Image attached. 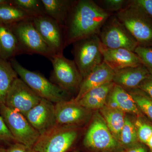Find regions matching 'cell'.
Listing matches in <instances>:
<instances>
[{
    "label": "cell",
    "mask_w": 152,
    "mask_h": 152,
    "mask_svg": "<svg viewBox=\"0 0 152 152\" xmlns=\"http://www.w3.org/2000/svg\"><path fill=\"white\" fill-rule=\"evenodd\" d=\"M101 41L99 35L83 38L72 44L74 61L83 79L103 62L100 50Z\"/></svg>",
    "instance_id": "cell-4"
},
{
    "label": "cell",
    "mask_w": 152,
    "mask_h": 152,
    "mask_svg": "<svg viewBox=\"0 0 152 152\" xmlns=\"http://www.w3.org/2000/svg\"><path fill=\"white\" fill-rule=\"evenodd\" d=\"M0 152H37L33 148L15 142L7 149H1Z\"/></svg>",
    "instance_id": "cell-32"
},
{
    "label": "cell",
    "mask_w": 152,
    "mask_h": 152,
    "mask_svg": "<svg viewBox=\"0 0 152 152\" xmlns=\"http://www.w3.org/2000/svg\"><path fill=\"white\" fill-rule=\"evenodd\" d=\"M150 75L144 65L114 71L113 82L125 90L137 88L142 81Z\"/></svg>",
    "instance_id": "cell-18"
},
{
    "label": "cell",
    "mask_w": 152,
    "mask_h": 152,
    "mask_svg": "<svg viewBox=\"0 0 152 152\" xmlns=\"http://www.w3.org/2000/svg\"><path fill=\"white\" fill-rule=\"evenodd\" d=\"M114 71L104 62L83 79L77 96L73 99L77 102L89 91L113 82Z\"/></svg>",
    "instance_id": "cell-16"
},
{
    "label": "cell",
    "mask_w": 152,
    "mask_h": 152,
    "mask_svg": "<svg viewBox=\"0 0 152 152\" xmlns=\"http://www.w3.org/2000/svg\"><path fill=\"white\" fill-rule=\"evenodd\" d=\"M10 26L16 37L22 54H36L49 60L55 55L38 32L32 20L22 21Z\"/></svg>",
    "instance_id": "cell-5"
},
{
    "label": "cell",
    "mask_w": 152,
    "mask_h": 152,
    "mask_svg": "<svg viewBox=\"0 0 152 152\" xmlns=\"http://www.w3.org/2000/svg\"><path fill=\"white\" fill-rule=\"evenodd\" d=\"M139 142L134 120L126 115L124 124L121 132L118 143L122 150Z\"/></svg>",
    "instance_id": "cell-25"
},
{
    "label": "cell",
    "mask_w": 152,
    "mask_h": 152,
    "mask_svg": "<svg viewBox=\"0 0 152 152\" xmlns=\"http://www.w3.org/2000/svg\"><path fill=\"white\" fill-rule=\"evenodd\" d=\"M143 91L152 99V75H149L144 79L140 83L138 88Z\"/></svg>",
    "instance_id": "cell-33"
},
{
    "label": "cell",
    "mask_w": 152,
    "mask_h": 152,
    "mask_svg": "<svg viewBox=\"0 0 152 152\" xmlns=\"http://www.w3.org/2000/svg\"><path fill=\"white\" fill-rule=\"evenodd\" d=\"M152 18V0H133Z\"/></svg>",
    "instance_id": "cell-34"
},
{
    "label": "cell",
    "mask_w": 152,
    "mask_h": 152,
    "mask_svg": "<svg viewBox=\"0 0 152 152\" xmlns=\"http://www.w3.org/2000/svg\"><path fill=\"white\" fill-rule=\"evenodd\" d=\"M78 128L57 125L40 136L33 148L37 152H66L77 138Z\"/></svg>",
    "instance_id": "cell-9"
},
{
    "label": "cell",
    "mask_w": 152,
    "mask_h": 152,
    "mask_svg": "<svg viewBox=\"0 0 152 152\" xmlns=\"http://www.w3.org/2000/svg\"><path fill=\"white\" fill-rule=\"evenodd\" d=\"M83 144L88 149L97 152L122 151L118 142L114 138L99 112L93 115L87 130Z\"/></svg>",
    "instance_id": "cell-6"
},
{
    "label": "cell",
    "mask_w": 152,
    "mask_h": 152,
    "mask_svg": "<svg viewBox=\"0 0 152 152\" xmlns=\"http://www.w3.org/2000/svg\"></svg>",
    "instance_id": "cell-39"
},
{
    "label": "cell",
    "mask_w": 152,
    "mask_h": 152,
    "mask_svg": "<svg viewBox=\"0 0 152 152\" xmlns=\"http://www.w3.org/2000/svg\"><path fill=\"white\" fill-rule=\"evenodd\" d=\"M50 60L53 65V83L71 94L78 93L83 78L75 61L67 58L63 54L54 55Z\"/></svg>",
    "instance_id": "cell-7"
},
{
    "label": "cell",
    "mask_w": 152,
    "mask_h": 152,
    "mask_svg": "<svg viewBox=\"0 0 152 152\" xmlns=\"http://www.w3.org/2000/svg\"><path fill=\"white\" fill-rule=\"evenodd\" d=\"M121 152H148L146 145L138 142L132 146L123 149Z\"/></svg>",
    "instance_id": "cell-35"
},
{
    "label": "cell",
    "mask_w": 152,
    "mask_h": 152,
    "mask_svg": "<svg viewBox=\"0 0 152 152\" xmlns=\"http://www.w3.org/2000/svg\"><path fill=\"white\" fill-rule=\"evenodd\" d=\"M112 13L92 0L76 1L64 27L65 47L76 41L99 34Z\"/></svg>",
    "instance_id": "cell-1"
},
{
    "label": "cell",
    "mask_w": 152,
    "mask_h": 152,
    "mask_svg": "<svg viewBox=\"0 0 152 152\" xmlns=\"http://www.w3.org/2000/svg\"><path fill=\"white\" fill-rule=\"evenodd\" d=\"M134 53L141 60L143 64L152 75V48L138 46Z\"/></svg>",
    "instance_id": "cell-29"
},
{
    "label": "cell",
    "mask_w": 152,
    "mask_h": 152,
    "mask_svg": "<svg viewBox=\"0 0 152 152\" xmlns=\"http://www.w3.org/2000/svg\"><path fill=\"white\" fill-rule=\"evenodd\" d=\"M32 19L28 14L12 3L0 7V23L10 26Z\"/></svg>",
    "instance_id": "cell-24"
},
{
    "label": "cell",
    "mask_w": 152,
    "mask_h": 152,
    "mask_svg": "<svg viewBox=\"0 0 152 152\" xmlns=\"http://www.w3.org/2000/svg\"></svg>",
    "instance_id": "cell-38"
},
{
    "label": "cell",
    "mask_w": 152,
    "mask_h": 152,
    "mask_svg": "<svg viewBox=\"0 0 152 152\" xmlns=\"http://www.w3.org/2000/svg\"><path fill=\"white\" fill-rule=\"evenodd\" d=\"M18 76L10 62L0 58V105L5 104L9 90Z\"/></svg>",
    "instance_id": "cell-23"
},
{
    "label": "cell",
    "mask_w": 152,
    "mask_h": 152,
    "mask_svg": "<svg viewBox=\"0 0 152 152\" xmlns=\"http://www.w3.org/2000/svg\"><path fill=\"white\" fill-rule=\"evenodd\" d=\"M114 138L118 142L124 124L126 113L121 110L105 105L99 111Z\"/></svg>",
    "instance_id": "cell-22"
},
{
    "label": "cell",
    "mask_w": 152,
    "mask_h": 152,
    "mask_svg": "<svg viewBox=\"0 0 152 152\" xmlns=\"http://www.w3.org/2000/svg\"><path fill=\"white\" fill-rule=\"evenodd\" d=\"M134 123L139 142L146 145L152 135V125L147 121L143 117H136Z\"/></svg>",
    "instance_id": "cell-28"
},
{
    "label": "cell",
    "mask_w": 152,
    "mask_h": 152,
    "mask_svg": "<svg viewBox=\"0 0 152 152\" xmlns=\"http://www.w3.org/2000/svg\"><path fill=\"white\" fill-rule=\"evenodd\" d=\"M12 4L20 9L32 18L45 15L41 0H13Z\"/></svg>",
    "instance_id": "cell-27"
},
{
    "label": "cell",
    "mask_w": 152,
    "mask_h": 152,
    "mask_svg": "<svg viewBox=\"0 0 152 152\" xmlns=\"http://www.w3.org/2000/svg\"><path fill=\"white\" fill-rule=\"evenodd\" d=\"M106 105L116 108L135 117H143L131 95L121 87L115 84L106 102Z\"/></svg>",
    "instance_id": "cell-17"
},
{
    "label": "cell",
    "mask_w": 152,
    "mask_h": 152,
    "mask_svg": "<svg viewBox=\"0 0 152 152\" xmlns=\"http://www.w3.org/2000/svg\"><path fill=\"white\" fill-rule=\"evenodd\" d=\"M114 85L113 82H111L93 89L76 102L90 110H99L106 104L109 94Z\"/></svg>",
    "instance_id": "cell-19"
},
{
    "label": "cell",
    "mask_w": 152,
    "mask_h": 152,
    "mask_svg": "<svg viewBox=\"0 0 152 152\" xmlns=\"http://www.w3.org/2000/svg\"><path fill=\"white\" fill-rule=\"evenodd\" d=\"M46 15L64 28L66 22L75 0H41Z\"/></svg>",
    "instance_id": "cell-20"
},
{
    "label": "cell",
    "mask_w": 152,
    "mask_h": 152,
    "mask_svg": "<svg viewBox=\"0 0 152 152\" xmlns=\"http://www.w3.org/2000/svg\"><path fill=\"white\" fill-rule=\"evenodd\" d=\"M102 45L110 49L122 48L134 52L138 44L115 15L109 18L99 34Z\"/></svg>",
    "instance_id": "cell-10"
},
{
    "label": "cell",
    "mask_w": 152,
    "mask_h": 152,
    "mask_svg": "<svg viewBox=\"0 0 152 152\" xmlns=\"http://www.w3.org/2000/svg\"><path fill=\"white\" fill-rule=\"evenodd\" d=\"M0 141L6 142H15L13 137L8 129L2 117L0 115Z\"/></svg>",
    "instance_id": "cell-31"
},
{
    "label": "cell",
    "mask_w": 152,
    "mask_h": 152,
    "mask_svg": "<svg viewBox=\"0 0 152 152\" xmlns=\"http://www.w3.org/2000/svg\"><path fill=\"white\" fill-rule=\"evenodd\" d=\"M32 21L52 53L63 54L66 48L64 28L46 14L33 18Z\"/></svg>",
    "instance_id": "cell-11"
},
{
    "label": "cell",
    "mask_w": 152,
    "mask_h": 152,
    "mask_svg": "<svg viewBox=\"0 0 152 152\" xmlns=\"http://www.w3.org/2000/svg\"><path fill=\"white\" fill-rule=\"evenodd\" d=\"M57 125L77 127L85 124L92 117L91 110L75 102L73 99L55 104Z\"/></svg>",
    "instance_id": "cell-13"
},
{
    "label": "cell",
    "mask_w": 152,
    "mask_h": 152,
    "mask_svg": "<svg viewBox=\"0 0 152 152\" xmlns=\"http://www.w3.org/2000/svg\"><path fill=\"white\" fill-rule=\"evenodd\" d=\"M42 98L24 82L18 77L12 85L6 97L4 104L25 116L38 104Z\"/></svg>",
    "instance_id": "cell-12"
},
{
    "label": "cell",
    "mask_w": 152,
    "mask_h": 152,
    "mask_svg": "<svg viewBox=\"0 0 152 152\" xmlns=\"http://www.w3.org/2000/svg\"><path fill=\"white\" fill-rule=\"evenodd\" d=\"M0 115L15 142L31 148L34 147L41 135L25 116L10 108L4 104L0 105Z\"/></svg>",
    "instance_id": "cell-8"
},
{
    "label": "cell",
    "mask_w": 152,
    "mask_h": 152,
    "mask_svg": "<svg viewBox=\"0 0 152 152\" xmlns=\"http://www.w3.org/2000/svg\"><path fill=\"white\" fill-rule=\"evenodd\" d=\"M12 3V1L9 0H0V7L5 5L9 4Z\"/></svg>",
    "instance_id": "cell-37"
},
{
    "label": "cell",
    "mask_w": 152,
    "mask_h": 152,
    "mask_svg": "<svg viewBox=\"0 0 152 152\" xmlns=\"http://www.w3.org/2000/svg\"><path fill=\"white\" fill-rule=\"evenodd\" d=\"M10 62L20 78L42 99L54 104L71 100L70 93L48 80L40 73L26 69L14 58Z\"/></svg>",
    "instance_id": "cell-3"
},
{
    "label": "cell",
    "mask_w": 152,
    "mask_h": 152,
    "mask_svg": "<svg viewBox=\"0 0 152 152\" xmlns=\"http://www.w3.org/2000/svg\"><path fill=\"white\" fill-rule=\"evenodd\" d=\"M127 1L125 0H104L99 1V4L96 2L107 12L117 13L125 7Z\"/></svg>",
    "instance_id": "cell-30"
},
{
    "label": "cell",
    "mask_w": 152,
    "mask_h": 152,
    "mask_svg": "<svg viewBox=\"0 0 152 152\" xmlns=\"http://www.w3.org/2000/svg\"><path fill=\"white\" fill-rule=\"evenodd\" d=\"M25 117L41 136L57 125L55 104L45 99H42Z\"/></svg>",
    "instance_id": "cell-14"
},
{
    "label": "cell",
    "mask_w": 152,
    "mask_h": 152,
    "mask_svg": "<svg viewBox=\"0 0 152 152\" xmlns=\"http://www.w3.org/2000/svg\"><path fill=\"white\" fill-rule=\"evenodd\" d=\"M146 145L149 148L150 152H152V135L149 140L148 141Z\"/></svg>",
    "instance_id": "cell-36"
},
{
    "label": "cell",
    "mask_w": 152,
    "mask_h": 152,
    "mask_svg": "<svg viewBox=\"0 0 152 152\" xmlns=\"http://www.w3.org/2000/svg\"><path fill=\"white\" fill-rule=\"evenodd\" d=\"M115 15L136 39L139 46H152V18L133 0L128 1Z\"/></svg>",
    "instance_id": "cell-2"
},
{
    "label": "cell",
    "mask_w": 152,
    "mask_h": 152,
    "mask_svg": "<svg viewBox=\"0 0 152 152\" xmlns=\"http://www.w3.org/2000/svg\"><path fill=\"white\" fill-rule=\"evenodd\" d=\"M134 99L141 112L152 121V99L138 88L126 90Z\"/></svg>",
    "instance_id": "cell-26"
},
{
    "label": "cell",
    "mask_w": 152,
    "mask_h": 152,
    "mask_svg": "<svg viewBox=\"0 0 152 152\" xmlns=\"http://www.w3.org/2000/svg\"><path fill=\"white\" fill-rule=\"evenodd\" d=\"M103 62L114 71L128 67L143 65V63L134 52L125 49H110L100 45Z\"/></svg>",
    "instance_id": "cell-15"
},
{
    "label": "cell",
    "mask_w": 152,
    "mask_h": 152,
    "mask_svg": "<svg viewBox=\"0 0 152 152\" xmlns=\"http://www.w3.org/2000/svg\"><path fill=\"white\" fill-rule=\"evenodd\" d=\"M20 54L18 40L10 26L0 23V58L7 61Z\"/></svg>",
    "instance_id": "cell-21"
}]
</instances>
